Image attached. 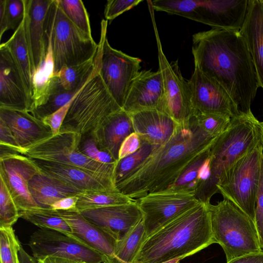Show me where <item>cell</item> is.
I'll return each instance as SVG.
<instances>
[{
	"label": "cell",
	"mask_w": 263,
	"mask_h": 263,
	"mask_svg": "<svg viewBox=\"0 0 263 263\" xmlns=\"http://www.w3.org/2000/svg\"><path fill=\"white\" fill-rule=\"evenodd\" d=\"M194 65L219 84L240 111H251L259 86L246 41L240 30L212 28L192 37Z\"/></svg>",
	"instance_id": "6da1fadb"
},
{
	"label": "cell",
	"mask_w": 263,
	"mask_h": 263,
	"mask_svg": "<svg viewBox=\"0 0 263 263\" xmlns=\"http://www.w3.org/2000/svg\"><path fill=\"white\" fill-rule=\"evenodd\" d=\"M217 137L206 134L199 126L196 116H192L178 123L168 140L156 147L117 183V188L135 200L166 189L190 164L212 146Z\"/></svg>",
	"instance_id": "7a4b0ae2"
},
{
	"label": "cell",
	"mask_w": 263,
	"mask_h": 263,
	"mask_svg": "<svg viewBox=\"0 0 263 263\" xmlns=\"http://www.w3.org/2000/svg\"><path fill=\"white\" fill-rule=\"evenodd\" d=\"M214 243L208 204L199 202L146 237L133 263L183 259Z\"/></svg>",
	"instance_id": "3957f363"
},
{
	"label": "cell",
	"mask_w": 263,
	"mask_h": 263,
	"mask_svg": "<svg viewBox=\"0 0 263 263\" xmlns=\"http://www.w3.org/2000/svg\"><path fill=\"white\" fill-rule=\"evenodd\" d=\"M260 141V122L252 111L241 112L231 118L227 129L217 137L210 148L209 177L198 184L197 199L206 204L218 193L217 186L227 178L234 163Z\"/></svg>",
	"instance_id": "277c9868"
},
{
	"label": "cell",
	"mask_w": 263,
	"mask_h": 263,
	"mask_svg": "<svg viewBox=\"0 0 263 263\" xmlns=\"http://www.w3.org/2000/svg\"><path fill=\"white\" fill-rule=\"evenodd\" d=\"M213 237L223 249L227 262L261 251L254 221L230 201L208 204Z\"/></svg>",
	"instance_id": "5b68a950"
},
{
	"label": "cell",
	"mask_w": 263,
	"mask_h": 263,
	"mask_svg": "<svg viewBox=\"0 0 263 263\" xmlns=\"http://www.w3.org/2000/svg\"><path fill=\"white\" fill-rule=\"evenodd\" d=\"M121 109L105 85L99 68L72 99L60 132L92 135L111 114Z\"/></svg>",
	"instance_id": "8992f818"
},
{
	"label": "cell",
	"mask_w": 263,
	"mask_h": 263,
	"mask_svg": "<svg viewBox=\"0 0 263 263\" xmlns=\"http://www.w3.org/2000/svg\"><path fill=\"white\" fill-rule=\"evenodd\" d=\"M45 40L50 41L57 73L64 66L78 65L96 54L98 44L80 30L65 15L57 0H53L45 22Z\"/></svg>",
	"instance_id": "52a82bcc"
},
{
	"label": "cell",
	"mask_w": 263,
	"mask_h": 263,
	"mask_svg": "<svg viewBox=\"0 0 263 263\" xmlns=\"http://www.w3.org/2000/svg\"><path fill=\"white\" fill-rule=\"evenodd\" d=\"M263 147L259 141L233 165L226 180L217 186L223 199L234 204L254 221Z\"/></svg>",
	"instance_id": "ba28073f"
},
{
	"label": "cell",
	"mask_w": 263,
	"mask_h": 263,
	"mask_svg": "<svg viewBox=\"0 0 263 263\" xmlns=\"http://www.w3.org/2000/svg\"><path fill=\"white\" fill-rule=\"evenodd\" d=\"M81 138L76 133L60 132L29 148L24 155L34 160L79 167L116 182L117 162L104 164L87 157L79 148Z\"/></svg>",
	"instance_id": "9c48e42d"
},
{
	"label": "cell",
	"mask_w": 263,
	"mask_h": 263,
	"mask_svg": "<svg viewBox=\"0 0 263 263\" xmlns=\"http://www.w3.org/2000/svg\"><path fill=\"white\" fill-rule=\"evenodd\" d=\"M98 44L99 73L109 92L122 109L133 81L140 71L141 60L113 48L107 38V21L101 23Z\"/></svg>",
	"instance_id": "30bf717a"
},
{
	"label": "cell",
	"mask_w": 263,
	"mask_h": 263,
	"mask_svg": "<svg viewBox=\"0 0 263 263\" xmlns=\"http://www.w3.org/2000/svg\"><path fill=\"white\" fill-rule=\"evenodd\" d=\"M148 9L155 34L159 62L163 84L165 112L178 123L189 120L194 115L187 81L182 77L177 61L170 63L165 55L156 25L154 9L151 1Z\"/></svg>",
	"instance_id": "8fae6325"
},
{
	"label": "cell",
	"mask_w": 263,
	"mask_h": 263,
	"mask_svg": "<svg viewBox=\"0 0 263 263\" xmlns=\"http://www.w3.org/2000/svg\"><path fill=\"white\" fill-rule=\"evenodd\" d=\"M137 200L143 214L145 238L174 217L200 202L192 191L169 188L149 193Z\"/></svg>",
	"instance_id": "7c38bea8"
},
{
	"label": "cell",
	"mask_w": 263,
	"mask_h": 263,
	"mask_svg": "<svg viewBox=\"0 0 263 263\" xmlns=\"http://www.w3.org/2000/svg\"><path fill=\"white\" fill-rule=\"evenodd\" d=\"M0 176L5 180L19 212L41 207L32 197L29 182L40 170L27 156L0 145Z\"/></svg>",
	"instance_id": "4fadbf2b"
},
{
	"label": "cell",
	"mask_w": 263,
	"mask_h": 263,
	"mask_svg": "<svg viewBox=\"0 0 263 263\" xmlns=\"http://www.w3.org/2000/svg\"><path fill=\"white\" fill-rule=\"evenodd\" d=\"M28 246L36 259L53 256L78 262L103 263L101 255L94 250L52 230L39 228L35 230L30 236Z\"/></svg>",
	"instance_id": "5bb4252c"
},
{
	"label": "cell",
	"mask_w": 263,
	"mask_h": 263,
	"mask_svg": "<svg viewBox=\"0 0 263 263\" xmlns=\"http://www.w3.org/2000/svg\"><path fill=\"white\" fill-rule=\"evenodd\" d=\"M187 83L194 115L218 114L232 118L241 112L226 90L197 66Z\"/></svg>",
	"instance_id": "9a60e30c"
},
{
	"label": "cell",
	"mask_w": 263,
	"mask_h": 263,
	"mask_svg": "<svg viewBox=\"0 0 263 263\" xmlns=\"http://www.w3.org/2000/svg\"><path fill=\"white\" fill-rule=\"evenodd\" d=\"M56 212L71 228L72 233L68 236L99 253L103 263H111L115 248L121 238L118 233L92 223L77 210Z\"/></svg>",
	"instance_id": "2e32d148"
},
{
	"label": "cell",
	"mask_w": 263,
	"mask_h": 263,
	"mask_svg": "<svg viewBox=\"0 0 263 263\" xmlns=\"http://www.w3.org/2000/svg\"><path fill=\"white\" fill-rule=\"evenodd\" d=\"M122 109L129 115L145 110L166 113L163 80L159 69L157 71L144 70L138 73L132 82Z\"/></svg>",
	"instance_id": "e0dca14e"
},
{
	"label": "cell",
	"mask_w": 263,
	"mask_h": 263,
	"mask_svg": "<svg viewBox=\"0 0 263 263\" xmlns=\"http://www.w3.org/2000/svg\"><path fill=\"white\" fill-rule=\"evenodd\" d=\"M25 37L32 76L43 63L47 51L45 22L53 0H24Z\"/></svg>",
	"instance_id": "ac0fdd59"
},
{
	"label": "cell",
	"mask_w": 263,
	"mask_h": 263,
	"mask_svg": "<svg viewBox=\"0 0 263 263\" xmlns=\"http://www.w3.org/2000/svg\"><path fill=\"white\" fill-rule=\"evenodd\" d=\"M0 108L30 112L32 104L8 49L0 45Z\"/></svg>",
	"instance_id": "d6986e66"
},
{
	"label": "cell",
	"mask_w": 263,
	"mask_h": 263,
	"mask_svg": "<svg viewBox=\"0 0 263 263\" xmlns=\"http://www.w3.org/2000/svg\"><path fill=\"white\" fill-rule=\"evenodd\" d=\"M33 160L42 173L59 179L81 192L118 190L115 181L109 178L77 167Z\"/></svg>",
	"instance_id": "ffe728a7"
},
{
	"label": "cell",
	"mask_w": 263,
	"mask_h": 263,
	"mask_svg": "<svg viewBox=\"0 0 263 263\" xmlns=\"http://www.w3.org/2000/svg\"><path fill=\"white\" fill-rule=\"evenodd\" d=\"M79 212L92 223L110 229L121 237L143 218L137 200L128 204L85 210Z\"/></svg>",
	"instance_id": "44dd1931"
},
{
	"label": "cell",
	"mask_w": 263,
	"mask_h": 263,
	"mask_svg": "<svg viewBox=\"0 0 263 263\" xmlns=\"http://www.w3.org/2000/svg\"><path fill=\"white\" fill-rule=\"evenodd\" d=\"M249 0H199L202 24L212 28L240 30Z\"/></svg>",
	"instance_id": "7402d4cb"
},
{
	"label": "cell",
	"mask_w": 263,
	"mask_h": 263,
	"mask_svg": "<svg viewBox=\"0 0 263 263\" xmlns=\"http://www.w3.org/2000/svg\"><path fill=\"white\" fill-rule=\"evenodd\" d=\"M0 119L11 130L19 146L25 151L53 136L43 121L30 112L0 108Z\"/></svg>",
	"instance_id": "603a6c76"
},
{
	"label": "cell",
	"mask_w": 263,
	"mask_h": 263,
	"mask_svg": "<svg viewBox=\"0 0 263 263\" xmlns=\"http://www.w3.org/2000/svg\"><path fill=\"white\" fill-rule=\"evenodd\" d=\"M134 131L141 141L160 146L173 134L178 122L168 114L158 110H145L130 115Z\"/></svg>",
	"instance_id": "cb8c5ba5"
},
{
	"label": "cell",
	"mask_w": 263,
	"mask_h": 263,
	"mask_svg": "<svg viewBox=\"0 0 263 263\" xmlns=\"http://www.w3.org/2000/svg\"><path fill=\"white\" fill-rule=\"evenodd\" d=\"M240 31L252 57L260 87L263 89V3L249 0L247 13Z\"/></svg>",
	"instance_id": "d4e9b609"
},
{
	"label": "cell",
	"mask_w": 263,
	"mask_h": 263,
	"mask_svg": "<svg viewBox=\"0 0 263 263\" xmlns=\"http://www.w3.org/2000/svg\"><path fill=\"white\" fill-rule=\"evenodd\" d=\"M134 132L131 116L122 109L111 114L92 136L99 148L108 152L118 162L122 142Z\"/></svg>",
	"instance_id": "484cf974"
},
{
	"label": "cell",
	"mask_w": 263,
	"mask_h": 263,
	"mask_svg": "<svg viewBox=\"0 0 263 263\" xmlns=\"http://www.w3.org/2000/svg\"><path fill=\"white\" fill-rule=\"evenodd\" d=\"M29 189L35 202L40 206L47 208H50L52 204L60 199L76 196L81 192L41 172L31 179L29 182Z\"/></svg>",
	"instance_id": "4316f807"
},
{
	"label": "cell",
	"mask_w": 263,
	"mask_h": 263,
	"mask_svg": "<svg viewBox=\"0 0 263 263\" xmlns=\"http://www.w3.org/2000/svg\"><path fill=\"white\" fill-rule=\"evenodd\" d=\"M3 44L9 50L18 69L31 103L32 110V76L25 37L24 19L10 38L5 43H3Z\"/></svg>",
	"instance_id": "83f0119b"
},
{
	"label": "cell",
	"mask_w": 263,
	"mask_h": 263,
	"mask_svg": "<svg viewBox=\"0 0 263 263\" xmlns=\"http://www.w3.org/2000/svg\"><path fill=\"white\" fill-rule=\"evenodd\" d=\"M46 42L47 51L45 59L32 76L33 107L32 111L44 105L48 101L55 79L51 43L48 40H46Z\"/></svg>",
	"instance_id": "f1b7e54d"
},
{
	"label": "cell",
	"mask_w": 263,
	"mask_h": 263,
	"mask_svg": "<svg viewBox=\"0 0 263 263\" xmlns=\"http://www.w3.org/2000/svg\"><path fill=\"white\" fill-rule=\"evenodd\" d=\"M99 68L98 50L93 57L83 63L64 66L55 73L57 83L65 90L82 88L98 70Z\"/></svg>",
	"instance_id": "f546056e"
},
{
	"label": "cell",
	"mask_w": 263,
	"mask_h": 263,
	"mask_svg": "<svg viewBox=\"0 0 263 263\" xmlns=\"http://www.w3.org/2000/svg\"><path fill=\"white\" fill-rule=\"evenodd\" d=\"M145 239V232L142 219L119 239L111 263H133Z\"/></svg>",
	"instance_id": "4dcf8cb0"
},
{
	"label": "cell",
	"mask_w": 263,
	"mask_h": 263,
	"mask_svg": "<svg viewBox=\"0 0 263 263\" xmlns=\"http://www.w3.org/2000/svg\"><path fill=\"white\" fill-rule=\"evenodd\" d=\"M77 210L82 211L98 208L128 204L135 201L119 191H85L78 195Z\"/></svg>",
	"instance_id": "1f68e13d"
},
{
	"label": "cell",
	"mask_w": 263,
	"mask_h": 263,
	"mask_svg": "<svg viewBox=\"0 0 263 263\" xmlns=\"http://www.w3.org/2000/svg\"><path fill=\"white\" fill-rule=\"evenodd\" d=\"M19 213L20 217L40 229L54 230L67 236L72 233L67 222L50 208L40 207Z\"/></svg>",
	"instance_id": "d6a6232c"
},
{
	"label": "cell",
	"mask_w": 263,
	"mask_h": 263,
	"mask_svg": "<svg viewBox=\"0 0 263 263\" xmlns=\"http://www.w3.org/2000/svg\"><path fill=\"white\" fill-rule=\"evenodd\" d=\"M25 15L24 0H0V40L9 30H16Z\"/></svg>",
	"instance_id": "836d02e7"
},
{
	"label": "cell",
	"mask_w": 263,
	"mask_h": 263,
	"mask_svg": "<svg viewBox=\"0 0 263 263\" xmlns=\"http://www.w3.org/2000/svg\"><path fill=\"white\" fill-rule=\"evenodd\" d=\"M53 87L46 103L30 112L35 118L42 120L45 117L56 111L72 101L81 89L68 91L57 85Z\"/></svg>",
	"instance_id": "e575fe53"
},
{
	"label": "cell",
	"mask_w": 263,
	"mask_h": 263,
	"mask_svg": "<svg viewBox=\"0 0 263 263\" xmlns=\"http://www.w3.org/2000/svg\"><path fill=\"white\" fill-rule=\"evenodd\" d=\"M67 17L82 32L92 37L89 16L81 0H57Z\"/></svg>",
	"instance_id": "d590c367"
},
{
	"label": "cell",
	"mask_w": 263,
	"mask_h": 263,
	"mask_svg": "<svg viewBox=\"0 0 263 263\" xmlns=\"http://www.w3.org/2000/svg\"><path fill=\"white\" fill-rule=\"evenodd\" d=\"M158 146L141 141L140 147L136 152L117 162L115 171L116 183L119 182L144 161Z\"/></svg>",
	"instance_id": "8d00e7d4"
},
{
	"label": "cell",
	"mask_w": 263,
	"mask_h": 263,
	"mask_svg": "<svg viewBox=\"0 0 263 263\" xmlns=\"http://www.w3.org/2000/svg\"><path fill=\"white\" fill-rule=\"evenodd\" d=\"M21 246L12 227L0 228V263H20Z\"/></svg>",
	"instance_id": "74e56055"
},
{
	"label": "cell",
	"mask_w": 263,
	"mask_h": 263,
	"mask_svg": "<svg viewBox=\"0 0 263 263\" xmlns=\"http://www.w3.org/2000/svg\"><path fill=\"white\" fill-rule=\"evenodd\" d=\"M19 218L16 204L5 180L0 176V228L12 227Z\"/></svg>",
	"instance_id": "f35d334b"
},
{
	"label": "cell",
	"mask_w": 263,
	"mask_h": 263,
	"mask_svg": "<svg viewBox=\"0 0 263 263\" xmlns=\"http://www.w3.org/2000/svg\"><path fill=\"white\" fill-rule=\"evenodd\" d=\"M210 147L190 164L177 180L168 188L173 190H189L195 192L199 170L209 156Z\"/></svg>",
	"instance_id": "ab89813d"
},
{
	"label": "cell",
	"mask_w": 263,
	"mask_h": 263,
	"mask_svg": "<svg viewBox=\"0 0 263 263\" xmlns=\"http://www.w3.org/2000/svg\"><path fill=\"white\" fill-rule=\"evenodd\" d=\"M200 127L208 135L217 137L229 126L231 118L218 114H197L194 115Z\"/></svg>",
	"instance_id": "60d3db41"
},
{
	"label": "cell",
	"mask_w": 263,
	"mask_h": 263,
	"mask_svg": "<svg viewBox=\"0 0 263 263\" xmlns=\"http://www.w3.org/2000/svg\"><path fill=\"white\" fill-rule=\"evenodd\" d=\"M254 223L258 233L261 249H263V157L260 165V178L256 195Z\"/></svg>",
	"instance_id": "b9f144b4"
},
{
	"label": "cell",
	"mask_w": 263,
	"mask_h": 263,
	"mask_svg": "<svg viewBox=\"0 0 263 263\" xmlns=\"http://www.w3.org/2000/svg\"><path fill=\"white\" fill-rule=\"evenodd\" d=\"M142 0H109L104 10L106 20H112L124 12L138 5Z\"/></svg>",
	"instance_id": "7bdbcfd3"
},
{
	"label": "cell",
	"mask_w": 263,
	"mask_h": 263,
	"mask_svg": "<svg viewBox=\"0 0 263 263\" xmlns=\"http://www.w3.org/2000/svg\"><path fill=\"white\" fill-rule=\"evenodd\" d=\"M71 101L42 119L43 122L50 128L53 136L60 133L61 126L67 115Z\"/></svg>",
	"instance_id": "ee69618b"
},
{
	"label": "cell",
	"mask_w": 263,
	"mask_h": 263,
	"mask_svg": "<svg viewBox=\"0 0 263 263\" xmlns=\"http://www.w3.org/2000/svg\"><path fill=\"white\" fill-rule=\"evenodd\" d=\"M0 145L9 147L20 154L24 155L25 154V151L18 145L10 128L1 119H0Z\"/></svg>",
	"instance_id": "f6af8a7d"
},
{
	"label": "cell",
	"mask_w": 263,
	"mask_h": 263,
	"mask_svg": "<svg viewBox=\"0 0 263 263\" xmlns=\"http://www.w3.org/2000/svg\"><path fill=\"white\" fill-rule=\"evenodd\" d=\"M140 145L141 140L138 135L135 132L129 135L121 145L118 161L136 152Z\"/></svg>",
	"instance_id": "bcb514c9"
},
{
	"label": "cell",
	"mask_w": 263,
	"mask_h": 263,
	"mask_svg": "<svg viewBox=\"0 0 263 263\" xmlns=\"http://www.w3.org/2000/svg\"><path fill=\"white\" fill-rule=\"evenodd\" d=\"M79 148L85 156L97 161L98 154L100 149L92 135L81 137Z\"/></svg>",
	"instance_id": "7dc6e473"
},
{
	"label": "cell",
	"mask_w": 263,
	"mask_h": 263,
	"mask_svg": "<svg viewBox=\"0 0 263 263\" xmlns=\"http://www.w3.org/2000/svg\"><path fill=\"white\" fill-rule=\"evenodd\" d=\"M78 200L77 195L63 198L52 204L50 208L55 211L76 210Z\"/></svg>",
	"instance_id": "c3c4849f"
},
{
	"label": "cell",
	"mask_w": 263,
	"mask_h": 263,
	"mask_svg": "<svg viewBox=\"0 0 263 263\" xmlns=\"http://www.w3.org/2000/svg\"><path fill=\"white\" fill-rule=\"evenodd\" d=\"M263 258V252L246 254L227 262V263H257Z\"/></svg>",
	"instance_id": "681fc988"
},
{
	"label": "cell",
	"mask_w": 263,
	"mask_h": 263,
	"mask_svg": "<svg viewBox=\"0 0 263 263\" xmlns=\"http://www.w3.org/2000/svg\"><path fill=\"white\" fill-rule=\"evenodd\" d=\"M74 260L56 257L53 256H46L40 259H36V263H78Z\"/></svg>",
	"instance_id": "f907efd6"
},
{
	"label": "cell",
	"mask_w": 263,
	"mask_h": 263,
	"mask_svg": "<svg viewBox=\"0 0 263 263\" xmlns=\"http://www.w3.org/2000/svg\"><path fill=\"white\" fill-rule=\"evenodd\" d=\"M20 263H36V259L29 255L21 246L19 251Z\"/></svg>",
	"instance_id": "816d5d0a"
},
{
	"label": "cell",
	"mask_w": 263,
	"mask_h": 263,
	"mask_svg": "<svg viewBox=\"0 0 263 263\" xmlns=\"http://www.w3.org/2000/svg\"><path fill=\"white\" fill-rule=\"evenodd\" d=\"M260 141L263 147V122H260Z\"/></svg>",
	"instance_id": "f5cc1de1"
},
{
	"label": "cell",
	"mask_w": 263,
	"mask_h": 263,
	"mask_svg": "<svg viewBox=\"0 0 263 263\" xmlns=\"http://www.w3.org/2000/svg\"><path fill=\"white\" fill-rule=\"evenodd\" d=\"M182 259L181 257H178L176 258L165 262H163L162 263H180V261Z\"/></svg>",
	"instance_id": "db71d44e"
},
{
	"label": "cell",
	"mask_w": 263,
	"mask_h": 263,
	"mask_svg": "<svg viewBox=\"0 0 263 263\" xmlns=\"http://www.w3.org/2000/svg\"><path fill=\"white\" fill-rule=\"evenodd\" d=\"M257 263H263V258L258 261Z\"/></svg>",
	"instance_id": "11a10c76"
},
{
	"label": "cell",
	"mask_w": 263,
	"mask_h": 263,
	"mask_svg": "<svg viewBox=\"0 0 263 263\" xmlns=\"http://www.w3.org/2000/svg\"><path fill=\"white\" fill-rule=\"evenodd\" d=\"M78 263H86V262H79Z\"/></svg>",
	"instance_id": "9f6ffc18"
},
{
	"label": "cell",
	"mask_w": 263,
	"mask_h": 263,
	"mask_svg": "<svg viewBox=\"0 0 263 263\" xmlns=\"http://www.w3.org/2000/svg\"><path fill=\"white\" fill-rule=\"evenodd\" d=\"M261 1H262V3H263V0H261Z\"/></svg>",
	"instance_id": "6f0895ef"
}]
</instances>
